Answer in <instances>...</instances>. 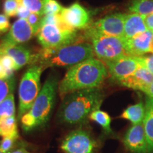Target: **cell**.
Listing matches in <instances>:
<instances>
[{"label": "cell", "instance_id": "1", "mask_svg": "<svg viewBox=\"0 0 153 153\" xmlns=\"http://www.w3.org/2000/svg\"><path fill=\"white\" fill-rule=\"evenodd\" d=\"M108 75L106 64L94 57L82 61L68 69L58 85L61 98L73 91L97 88Z\"/></svg>", "mask_w": 153, "mask_h": 153}, {"label": "cell", "instance_id": "2", "mask_svg": "<svg viewBox=\"0 0 153 153\" xmlns=\"http://www.w3.org/2000/svg\"><path fill=\"white\" fill-rule=\"evenodd\" d=\"M58 111L61 122L69 124L84 123L94 111L99 109L104 94L99 87L69 93L62 99Z\"/></svg>", "mask_w": 153, "mask_h": 153}, {"label": "cell", "instance_id": "3", "mask_svg": "<svg viewBox=\"0 0 153 153\" xmlns=\"http://www.w3.org/2000/svg\"><path fill=\"white\" fill-rule=\"evenodd\" d=\"M94 56V53L90 43L76 41L56 48H43L41 52L33 55L30 64L39 65L44 68L48 67L70 68Z\"/></svg>", "mask_w": 153, "mask_h": 153}, {"label": "cell", "instance_id": "4", "mask_svg": "<svg viewBox=\"0 0 153 153\" xmlns=\"http://www.w3.org/2000/svg\"><path fill=\"white\" fill-rule=\"evenodd\" d=\"M58 81L55 76H51L44 83L39 94L30 110L21 118L22 128L28 132L46 124L55 104Z\"/></svg>", "mask_w": 153, "mask_h": 153}, {"label": "cell", "instance_id": "5", "mask_svg": "<svg viewBox=\"0 0 153 153\" xmlns=\"http://www.w3.org/2000/svg\"><path fill=\"white\" fill-rule=\"evenodd\" d=\"M43 70V66L32 65L22 76L19 88V120L30 110L41 91V76Z\"/></svg>", "mask_w": 153, "mask_h": 153}, {"label": "cell", "instance_id": "6", "mask_svg": "<svg viewBox=\"0 0 153 153\" xmlns=\"http://www.w3.org/2000/svg\"><path fill=\"white\" fill-rule=\"evenodd\" d=\"M38 41L45 49L56 48L77 41V30L65 24H42L38 30Z\"/></svg>", "mask_w": 153, "mask_h": 153}, {"label": "cell", "instance_id": "7", "mask_svg": "<svg viewBox=\"0 0 153 153\" xmlns=\"http://www.w3.org/2000/svg\"><path fill=\"white\" fill-rule=\"evenodd\" d=\"M89 38L94 55L104 62H110L129 55L126 52V40L123 37L91 35Z\"/></svg>", "mask_w": 153, "mask_h": 153}, {"label": "cell", "instance_id": "8", "mask_svg": "<svg viewBox=\"0 0 153 153\" xmlns=\"http://www.w3.org/2000/svg\"><path fill=\"white\" fill-rule=\"evenodd\" d=\"M126 16V14L116 13L100 19L91 26H89L85 33V36L102 35L123 38Z\"/></svg>", "mask_w": 153, "mask_h": 153}, {"label": "cell", "instance_id": "9", "mask_svg": "<svg viewBox=\"0 0 153 153\" xmlns=\"http://www.w3.org/2000/svg\"><path fill=\"white\" fill-rule=\"evenodd\" d=\"M60 148L65 153H96L97 143L88 132L76 130L65 137Z\"/></svg>", "mask_w": 153, "mask_h": 153}, {"label": "cell", "instance_id": "10", "mask_svg": "<svg viewBox=\"0 0 153 153\" xmlns=\"http://www.w3.org/2000/svg\"><path fill=\"white\" fill-rule=\"evenodd\" d=\"M60 15L64 24L72 29H85L89 26V11L78 2L72 4L68 7H64Z\"/></svg>", "mask_w": 153, "mask_h": 153}, {"label": "cell", "instance_id": "11", "mask_svg": "<svg viewBox=\"0 0 153 153\" xmlns=\"http://www.w3.org/2000/svg\"><path fill=\"white\" fill-rule=\"evenodd\" d=\"M108 69V74L116 81H120L131 75L137 69L141 67L139 57L126 55L116 60L104 62Z\"/></svg>", "mask_w": 153, "mask_h": 153}, {"label": "cell", "instance_id": "12", "mask_svg": "<svg viewBox=\"0 0 153 153\" xmlns=\"http://www.w3.org/2000/svg\"><path fill=\"white\" fill-rule=\"evenodd\" d=\"M123 142L126 148L133 153H147L149 151L143 123L132 126L124 135Z\"/></svg>", "mask_w": 153, "mask_h": 153}, {"label": "cell", "instance_id": "13", "mask_svg": "<svg viewBox=\"0 0 153 153\" xmlns=\"http://www.w3.org/2000/svg\"><path fill=\"white\" fill-rule=\"evenodd\" d=\"M126 52L135 57L144 56L147 53L153 54V31L148 30L131 39L126 40Z\"/></svg>", "mask_w": 153, "mask_h": 153}, {"label": "cell", "instance_id": "14", "mask_svg": "<svg viewBox=\"0 0 153 153\" xmlns=\"http://www.w3.org/2000/svg\"><path fill=\"white\" fill-rule=\"evenodd\" d=\"M35 35L27 19L19 18L11 26L9 32L1 41L4 43L20 45L29 41Z\"/></svg>", "mask_w": 153, "mask_h": 153}, {"label": "cell", "instance_id": "15", "mask_svg": "<svg viewBox=\"0 0 153 153\" xmlns=\"http://www.w3.org/2000/svg\"><path fill=\"white\" fill-rule=\"evenodd\" d=\"M153 79V74L144 67H140L131 75L118 81V84L134 90L145 92Z\"/></svg>", "mask_w": 153, "mask_h": 153}, {"label": "cell", "instance_id": "16", "mask_svg": "<svg viewBox=\"0 0 153 153\" xmlns=\"http://www.w3.org/2000/svg\"><path fill=\"white\" fill-rule=\"evenodd\" d=\"M8 55L12 57L16 63V70L31 63L33 54L30 52L29 50L21 45H15L0 42V56Z\"/></svg>", "mask_w": 153, "mask_h": 153}, {"label": "cell", "instance_id": "17", "mask_svg": "<svg viewBox=\"0 0 153 153\" xmlns=\"http://www.w3.org/2000/svg\"><path fill=\"white\" fill-rule=\"evenodd\" d=\"M145 16L135 13L126 14L124 22L123 38L128 40L148 30Z\"/></svg>", "mask_w": 153, "mask_h": 153}, {"label": "cell", "instance_id": "18", "mask_svg": "<svg viewBox=\"0 0 153 153\" xmlns=\"http://www.w3.org/2000/svg\"><path fill=\"white\" fill-rule=\"evenodd\" d=\"M145 114L143 123L146 135L149 151L153 150V99L147 97L145 101Z\"/></svg>", "mask_w": 153, "mask_h": 153}, {"label": "cell", "instance_id": "19", "mask_svg": "<svg viewBox=\"0 0 153 153\" xmlns=\"http://www.w3.org/2000/svg\"><path fill=\"white\" fill-rule=\"evenodd\" d=\"M145 114V106L142 101L128 106L119 118L131 121L133 125L143 123Z\"/></svg>", "mask_w": 153, "mask_h": 153}, {"label": "cell", "instance_id": "20", "mask_svg": "<svg viewBox=\"0 0 153 153\" xmlns=\"http://www.w3.org/2000/svg\"><path fill=\"white\" fill-rule=\"evenodd\" d=\"M0 136L19 137L18 128L15 116L0 118Z\"/></svg>", "mask_w": 153, "mask_h": 153}, {"label": "cell", "instance_id": "21", "mask_svg": "<svg viewBox=\"0 0 153 153\" xmlns=\"http://www.w3.org/2000/svg\"><path fill=\"white\" fill-rule=\"evenodd\" d=\"M128 9L131 13L146 16L153 14V0H132Z\"/></svg>", "mask_w": 153, "mask_h": 153}, {"label": "cell", "instance_id": "22", "mask_svg": "<svg viewBox=\"0 0 153 153\" xmlns=\"http://www.w3.org/2000/svg\"><path fill=\"white\" fill-rule=\"evenodd\" d=\"M89 118L101 126L106 133H112V130L111 128V118L106 112L100 109H97L89 115Z\"/></svg>", "mask_w": 153, "mask_h": 153}, {"label": "cell", "instance_id": "23", "mask_svg": "<svg viewBox=\"0 0 153 153\" xmlns=\"http://www.w3.org/2000/svg\"><path fill=\"white\" fill-rule=\"evenodd\" d=\"M14 97L11 94L0 103V118L15 116Z\"/></svg>", "mask_w": 153, "mask_h": 153}, {"label": "cell", "instance_id": "24", "mask_svg": "<svg viewBox=\"0 0 153 153\" xmlns=\"http://www.w3.org/2000/svg\"><path fill=\"white\" fill-rule=\"evenodd\" d=\"M16 85V80L13 76L9 78H0V103L8 96L13 94Z\"/></svg>", "mask_w": 153, "mask_h": 153}, {"label": "cell", "instance_id": "25", "mask_svg": "<svg viewBox=\"0 0 153 153\" xmlns=\"http://www.w3.org/2000/svg\"><path fill=\"white\" fill-rule=\"evenodd\" d=\"M43 4L44 16L60 14L64 7L57 0H42Z\"/></svg>", "mask_w": 153, "mask_h": 153}, {"label": "cell", "instance_id": "26", "mask_svg": "<svg viewBox=\"0 0 153 153\" xmlns=\"http://www.w3.org/2000/svg\"><path fill=\"white\" fill-rule=\"evenodd\" d=\"M22 4L30 12L44 16L43 4L42 0H22Z\"/></svg>", "mask_w": 153, "mask_h": 153}, {"label": "cell", "instance_id": "27", "mask_svg": "<svg viewBox=\"0 0 153 153\" xmlns=\"http://www.w3.org/2000/svg\"><path fill=\"white\" fill-rule=\"evenodd\" d=\"M21 2L17 0H5L4 3V12L7 17H14L17 15V11Z\"/></svg>", "mask_w": 153, "mask_h": 153}, {"label": "cell", "instance_id": "28", "mask_svg": "<svg viewBox=\"0 0 153 153\" xmlns=\"http://www.w3.org/2000/svg\"><path fill=\"white\" fill-rule=\"evenodd\" d=\"M43 16H41V15L36 14V13H32L30 12L29 16H28L27 19L28 24H30V26H31L32 28H33L34 33L37 34L38 30H39L40 28H41V22L42 19H43Z\"/></svg>", "mask_w": 153, "mask_h": 153}, {"label": "cell", "instance_id": "29", "mask_svg": "<svg viewBox=\"0 0 153 153\" xmlns=\"http://www.w3.org/2000/svg\"><path fill=\"white\" fill-rule=\"evenodd\" d=\"M0 60L1 62L4 66V68L6 69L7 72H8L9 75L12 76L13 72L16 70V63L14 60H13L12 57L8 56V55H3V56H0Z\"/></svg>", "mask_w": 153, "mask_h": 153}, {"label": "cell", "instance_id": "30", "mask_svg": "<svg viewBox=\"0 0 153 153\" xmlns=\"http://www.w3.org/2000/svg\"><path fill=\"white\" fill-rule=\"evenodd\" d=\"M19 137H4L0 141V149L5 152L10 153Z\"/></svg>", "mask_w": 153, "mask_h": 153}, {"label": "cell", "instance_id": "31", "mask_svg": "<svg viewBox=\"0 0 153 153\" xmlns=\"http://www.w3.org/2000/svg\"><path fill=\"white\" fill-rule=\"evenodd\" d=\"M140 63L142 67H144L153 74V54L148 56L139 57Z\"/></svg>", "mask_w": 153, "mask_h": 153}, {"label": "cell", "instance_id": "32", "mask_svg": "<svg viewBox=\"0 0 153 153\" xmlns=\"http://www.w3.org/2000/svg\"><path fill=\"white\" fill-rule=\"evenodd\" d=\"M9 17L5 14H0V35L8 31L10 28Z\"/></svg>", "mask_w": 153, "mask_h": 153}, {"label": "cell", "instance_id": "33", "mask_svg": "<svg viewBox=\"0 0 153 153\" xmlns=\"http://www.w3.org/2000/svg\"><path fill=\"white\" fill-rule=\"evenodd\" d=\"M30 14V11L26 8L23 4H20L19 5L18 11H17V16H19L21 19H27L28 16Z\"/></svg>", "mask_w": 153, "mask_h": 153}, {"label": "cell", "instance_id": "34", "mask_svg": "<svg viewBox=\"0 0 153 153\" xmlns=\"http://www.w3.org/2000/svg\"><path fill=\"white\" fill-rule=\"evenodd\" d=\"M145 22L148 29L153 31V14L145 16Z\"/></svg>", "mask_w": 153, "mask_h": 153}, {"label": "cell", "instance_id": "35", "mask_svg": "<svg viewBox=\"0 0 153 153\" xmlns=\"http://www.w3.org/2000/svg\"><path fill=\"white\" fill-rule=\"evenodd\" d=\"M9 77H11V76L9 75L8 72L6 70V69L4 68V66L1 62V60H0V78H1V79H3V78Z\"/></svg>", "mask_w": 153, "mask_h": 153}, {"label": "cell", "instance_id": "36", "mask_svg": "<svg viewBox=\"0 0 153 153\" xmlns=\"http://www.w3.org/2000/svg\"><path fill=\"white\" fill-rule=\"evenodd\" d=\"M144 93L147 95V97H149V98L153 99V79Z\"/></svg>", "mask_w": 153, "mask_h": 153}, {"label": "cell", "instance_id": "37", "mask_svg": "<svg viewBox=\"0 0 153 153\" xmlns=\"http://www.w3.org/2000/svg\"><path fill=\"white\" fill-rule=\"evenodd\" d=\"M11 153H32V152H30L29 151L26 150L24 148H21L17 149V150H14V152H12Z\"/></svg>", "mask_w": 153, "mask_h": 153}, {"label": "cell", "instance_id": "38", "mask_svg": "<svg viewBox=\"0 0 153 153\" xmlns=\"http://www.w3.org/2000/svg\"><path fill=\"white\" fill-rule=\"evenodd\" d=\"M0 153H9V152H4V151H2L1 150V149H0ZM11 153V152H10Z\"/></svg>", "mask_w": 153, "mask_h": 153}, {"label": "cell", "instance_id": "39", "mask_svg": "<svg viewBox=\"0 0 153 153\" xmlns=\"http://www.w3.org/2000/svg\"><path fill=\"white\" fill-rule=\"evenodd\" d=\"M17 1H19V2L22 3V0H17Z\"/></svg>", "mask_w": 153, "mask_h": 153}, {"label": "cell", "instance_id": "40", "mask_svg": "<svg viewBox=\"0 0 153 153\" xmlns=\"http://www.w3.org/2000/svg\"><path fill=\"white\" fill-rule=\"evenodd\" d=\"M0 1H1V0H0Z\"/></svg>", "mask_w": 153, "mask_h": 153}]
</instances>
